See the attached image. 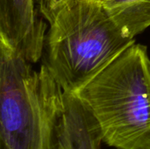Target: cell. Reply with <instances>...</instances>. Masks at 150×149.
<instances>
[{
	"label": "cell",
	"mask_w": 150,
	"mask_h": 149,
	"mask_svg": "<svg viewBox=\"0 0 150 149\" xmlns=\"http://www.w3.org/2000/svg\"><path fill=\"white\" fill-rule=\"evenodd\" d=\"M104 9L128 38L150 27V0H100Z\"/></svg>",
	"instance_id": "obj_6"
},
{
	"label": "cell",
	"mask_w": 150,
	"mask_h": 149,
	"mask_svg": "<svg viewBox=\"0 0 150 149\" xmlns=\"http://www.w3.org/2000/svg\"></svg>",
	"instance_id": "obj_10"
},
{
	"label": "cell",
	"mask_w": 150,
	"mask_h": 149,
	"mask_svg": "<svg viewBox=\"0 0 150 149\" xmlns=\"http://www.w3.org/2000/svg\"><path fill=\"white\" fill-rule=\"evenodd\" d=\"M134 43L100 2L71 0L49 24L43 63L64 92L76 93Z\"/></svg>",
	"instance_id": "obj_1"
},
{
	"label": "cell",
	"mask_w": 150,
	"mask_h": 149,
	"mask_svg": "<svg viewBox=\"0 0 150 149\" xmlns=\"http://www.w3.org/2000/svg\"><path fill=\"white\" fill-rule=\"evenodd\" d=\"M146 46L134 44L76 94L91 112L103 143L150 149V72Z\"/></svg>",
	"instance_id": "obj_2"
},
{
	"label": "cell",
	"mask_w": 150,
	"mask_h": 149,
	"mask_svg": "<svg viewBox=\"0 0 150 149\" xmlns=\"http://www.w3.org/2000/svg\"><path fill=\"white\" fill-rule=\"evenodd\" d=\"M148 64H149V72H150V59H149V62H148Z\"/></svg>",
	"instance_id": "obj_8"
},
{
	"label": "cell",
	"mask_w": 150,
	"mask_h": 149,
	"mask_svg": "<svg viewBox=\"0 0 150 149\" xmlns=\"http://www.w3.org/2000/svg\"><path fill=\"white\" fill-rule=\"evenodd\" d=\"M71 0H37L38 9L47 23H52L60 11Z\"/></svg>",
	"instance_id": "obj_7"
},
{
	"label": "cell",
	"mask_w": 150,
	"mask_h": 149,
	"mask_svg": "<svg viewBox=\"0 0 150 149\" xmlns=\"http://www.w3.org/2000/svg\"><path fill=\"white\" fill-rule=\"evenodd\" d=\"M96 1H98V2H99V1H100V0H96Z\"/></svg>",
	"instance_id": "obj_9"
},
{
	"label": "cell",
	"mask_w": 150,
	"mask_h": 149,
	"mask_svg": "<svg viewBox=\"0 0 150 149\" xmlns=\"http://www.w3.org/2000/svg\"><path fill=\"white\" fill-rule=\"evenodd\" d=\"M100 128L91 112L74 93H63L54 149H100Z\"/></svg>",
	"instance_id": "obj_5"
},
{
	"label": "cell",
	"mask_w": 150,
	"mask_h": 149,
	"mask_svg": "<svg viewBox=\"0 0 150 149\" xmlns=\"http://www.w3.org/2000/svg\"><path fill=\"white\" fill-rule=\"evenodd\" d=\"M32 64L0 42V149L54 148L64 91Z\"/></svg>",
	"instance_id": "obj_3"
},
{
	"label": "cell",
	"mask_w": 150,
	"mask_h": 149,
	"mask_svg": "<svg viewBox=\"0 0 150 149\" xmlns=\"http://www.w3.org/2000/svg\"><path fill=\"white\" fill-rule=\"evenodd\" d=\"M37 0H0V42L31 63L41 58L47 24Z\"/></svg>",
	"instance_id": "obj_4"
}]
</instances>
